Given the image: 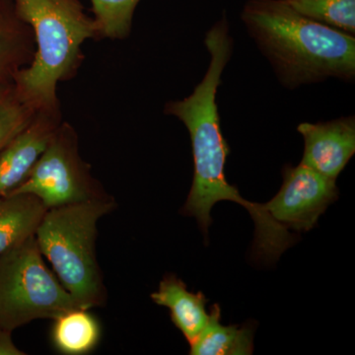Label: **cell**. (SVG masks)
Wrapping results in <instances>:
<instances>
[{
	"mask_svg": "<svg viewBox=\"0 0 355 355\" xmlns=\"http://www.w3.org/2000/svg\"><path fill=\"white\" fill-rule=\"evenodd\" d=\"M241 18L286 87L328 77L354 80L352 35L301 15L284 0H249Z\"/></svg>",
	"mask_w": 355,
	"mask_h": 355,
	"instance_id": "2",
	"label": "cell"
},
{
	"mask_svg": "<svg viewBox=\"0 0 355 355\" xmlns=\"http://www.w3.org/2000/svg\"><path fill=\"white\" fill-rule=\"evenodd\" d=\"M291 8L310 19L355 34V0H284Z\"/></svg>",
	"mask_w": 355,
	"mask_h": 355,
	"instance_id": "15",
	"label": "cell"
},
{
	"mask_svg": "<svg viewBox=\"0 0 355 355\" xmlns=\"http://www.w3.org/2000/svg\"><path fill=\"white\" fill-rule=\"evenodd\" d=\"M113 198L46 209L35 237L64 288L83 309L106 303L96 254L98 222L113 211Z\"/></svg>",
	"mask_w": 355,
	"mask_h": 355,
	"instance_id": "4",
	"label": "cell"
},
{
	"mask_svg": "<svg viewBox=\"0 0 355 355\" xmlns=\"http://www.w3.org/2000/svg\"><path fill=\"white\" fill-rule=\"evenodd\" d=\"M62 123L60 108L37 110L30 123L0 151V197L22 184Z\"/></svg>",
	"mask_w": 355,
	"mask_h": 355,
	"instance_id": "8",
	"label": "cell"
},
{
	"mask_svg": "<svg viewBox=\"0 0 355 355\" xmlns=\"http://www.w3.org/2000/svg\"><path fill=\"white\" fill-rule=\"evenodd\" d=\"M36 111L21 99L13 83L0 85V151L30 123Z\"/></svg>",
	"mask_w": 355,
	"mask_h": 355,
	"instance_id": "17",
	"label": "cell"
},
{
	"mask_svg": "<svg viewBox=\"0 0 355 355\" xmlns=\"http://www.w3.org/2000/svg\"><path fill=\"white\" fill-rule=\"evenodd\" d=\"M78 135L62 121L24 181L9 195L28 193L46 209L111 198L79 153Z\"/></svg>",
	"mask_w": 355,
	"mask_h": 355,
	"instance_id": "6",
	"label": "cell"
},
{
	"mask_svg": "<svg viewBox=\"0 0 355 355\" xmlns=\"http://www.w3.org/2000/svg\"><path fill=\"white\" fill-rule=\"evenodd\" d=\"M30 26L36 53L13 79L18 95L33 108L60 109L58 86L71 80L84 60L83 44L99 40L97 26L79 0H12Z\"/></svg>",
	"mask_w": 355,
	"mask_h": 355,
	"instance_id": "3",
	"label": "cell"
},
{
	"mask_svg": "<svg viewBox=\"0 0 355 355\" xmlns=\"http://www.w3.org/2000/svg\"><path fill=\"white\" fill-rule=\"evenodd\" d=\"M89 311L76 308L53 320L51 342L58 352L84 355L97 347L101 338V326Z\"/></svg>",
	"mask_w": 355,
	"mask_h": 355,
	"instance_id": "14",
	"label": "cell"
},
{
	"mask_svg": "<svg viewBox=\"0 0 355 355\" xmlns=\"http://www.w3.org/2000/svg\"><path fill=\"white\" fill-rule=\"evenodd\" d=\"M205 46L210 55L207 73L189 97L165 105L164 113L176 116L190 133L193 158V179L182 214L195 217L207 237L212 223V207L229 200L245 207L254 222V246L261 250L277 246L286 235V228L266 211L263 203L245 200L235 186L227 182L226 160L229 154L216 103L221 76L233 51L226 17L207 32Z\"/></svg>",
	"mask_w": 355,
	"mask_h": 355,
	"instance_id": "1",
	"label": "cell"
},
{
	"mask_svg": "<svg viewBox=\"0 0 355 355\" xmlns=\"http://www.w3.org/2000/svg\"><path fill=\"white\" fill-rule=\"evenodd\" d=\"M80 308L49 270L35 235L0 254V328L13 331Z\"/></svg>",
	"mask_w": 355,
	"mask_h": 355,
	"instance_id": "5",
	"label": "cell"
},
{
	"mask_svg": "<svg viewBox=\"0 0 355 355\" xmlns=\"http://www.w3.org/2000/svg\"><path fill=\"white\" fill-rule=\"evenodd\" d=\"M211 320L202 335L191 345V355H249L253 354L254 326L221 324V311L218 304L210 308Z\"/></svg>",
	"mask_w": 355,
	"mask_h": 355,
	"instance_id": "13",
	"label": "cell"
},
{
	"mask_svg": "<svg viewBox=\"0 0 355 355\" xmlns=\"http://www.w3.org/2000/svg\"><path fill=\"white\" fill-rule=\"evenodd\" d=\"M36 42L30 26L18 17L12 0H0V85L13 83L32 64Z\"/></svg>",
	"mask_w": 355,
	"mask_h": 355,
	"instance_id": "11",
	"label": "cell"
},
{
	"mask_svg": "<svg viewBox=\"0 0 355 355\" xmlns=\"http://www.w3.org/2000/svg\"><path fill=\"white\" fill-rule=\"evenodd\" d=\"M99 40L130 36L132 18L140 0H90Z\"/></svg>",
	"mask_w": 355,
	"mask_h": 355,
	"instance_id": "16",
	"label": "cell"
},
{
	"mask_svg": "<svg viewBox=\"0 0 355 355\" xmlns=\"http://www.w3.org/2000/svg\"><path fill=\"white\" fill-rule=\"evenodd\" d=\"M297 130L304 140L301 163L336 181L355 153L354 116L303 123Z\"/></svg>",
	"mask_w": 355,
	"mask_h": 355,
	"instance_id": "9",
	"label": "cell"
},
{
	"mask_svg": "<svg viewBox=\"0 0 355 355\" xmlns=\"http://www.w3.org/2000/svg\"><path fill=\"white\" fill-rule=\"evenodd\" d=\"M46 209L28 193L0 197V254L36 233Z\"/></svg>",
	"mask_w": 355,
	"mask_h": 355,
	"instance_id": "12",
	"label": "cell"
},
{
	"mask_svg": "<svg viewBox=\"0 0 355 355\" xmlns=\"http://www.w3.org/2000/svg\"><path fill=\"white\" fill-rule=\"evenodd\" d=\"M151 299L155 304L170 310L173 324L190 345L202 335L211 320V310L207 312L205 294L188 291L186 284L176 275H166L159 284L158 291L151 294Z\"/></svg>",
	"mask_w": 355,
	"mask_h": 355,
	"instance_id": "10",
	"label": "cell"
},
{
	"mask_svg": "<svg viewBox=\"0 0 355 355\" xmlns=\"http://www.w3.org/2000/svg\"><path fill=\"white\" fill-rule=\"evenodd\" d=\"M11 334L12 331L0 328V355H24L25 352L16 347Z\"/></svg>",
	"mask_w": 355,
	"mask_h": 355,
	"instance_id": "18",
	"label": "cell"
},
{
	"mask_svg": "<svg viewBox=\"0 0 355 355\" xmlns=\"http://www.w3.org/2000/svg\"><path fill=\"white\" fill-rule=\"evenodd\" d=\"M284 183L279 193L263 203L275 221L296 232H308L319 217L338 198L336 180L320 174L300 163L284 166Z\"/></svg>",
	"mask_w": 355,
	"mask_h": 355,
	"instance_id": "7",
	"label": "cell"
}]
</instances>
